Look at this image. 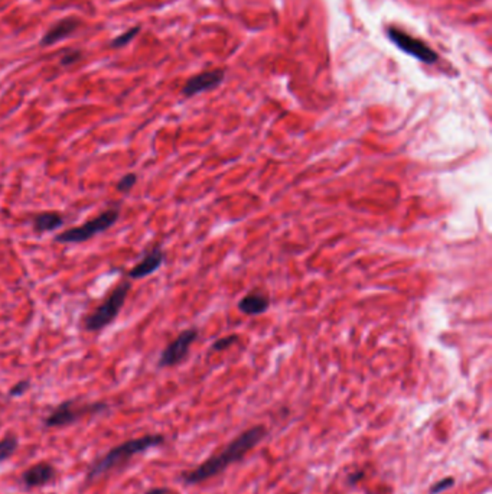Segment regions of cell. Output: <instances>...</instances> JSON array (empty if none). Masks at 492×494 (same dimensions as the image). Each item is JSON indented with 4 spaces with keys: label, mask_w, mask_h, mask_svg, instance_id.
<instances>
[{
    "label": "cell",
    "mask_w": 492,
    "mask_h": 494,
    "mask_svg": "<svg viewBox=\"0 0 492 494\" xmlns=\"http://www.w3.org/2000/svg\"><path fill=\"white\" fill-rule=\"evenodd\" d=\"M31 388V382L30 380H21L16 385H13L9 390V396L10 398H21L23 394L30 390Z\"/></svg>",
    "instance_id": "cell-16"
},
{
    "label": "cell",
    "mask_w": 492,
    "mask_h": 494,
    "mask_svg": "<svg viewBox=\"0 0 492 494\" xmlns=\"http://www.w3.org/2000/svg\"><path fill=\"white\" fill-rule=\"evenodd\" d=\"M137 31H139L137 27H134V30H132V31H129V32H126L123 36L117 38V39L113 42V45H115V47H123V45H126V44H128V42H130V41L134 38V35H136Z\"/></svg>",
    "instance_id": "cell-19"
},
{
    "label": "cell",
    "mask_w": 492,
    "mask_h": 494,
    "mask_svg": "<svg viewBox=\"0 0 492 494\" xmlns=\"http://www.w3.org/2000/svg\"><path fill=\"white\" fill-rule=\"evenodd\" d=\"M237 340H238V337L237 335H229V337H224V338H220V340H217L214 344H213V350H215V351H222V350H226V348H229L230 346H233L234 343H237Z\"/></svg>",
    "instance_id": "cell-18"
},
{
    "label": "cell",
    "mask_w": 492,
    "mask_h": 494,
    "mask_svg": "<svg viewBox=\"0 0 492 494\" xmlns=\"http://www.w3.org/2000/svg\"><path fill=\"white\" fill-rule=\"evenodd\" d=\"M19 447V440L16 435H8L5 440L0 441V462L9 460Z\"/></svg>",
    "instance_id": "cell-14"
},
{
    "label": "cell",
    "mask_w": 492,
    "mask_h": 494,
    "mask_svg": "<svg viewBox=\"0 0 492 494\" xmlns=\"http://www.w3.org/2000/svg\"><path fill=\"white\" fill-rule=\"evenodd\" d=\"M224 76H226V73H224L222 69H213V71L201 73L187 81L185 87L182 89V94L187 97H192L200 93L213 90L222 82Z\"/></svg>",
    "instance_id": "cell-8"
},
{
    "label": "cell",
    "mask_w": 492,
    "mask_h": 494,
    "mask_svg": "<svg viewBox=\"0 0 492 494\" xmlns=\"http://www.w3.org/2000/svg\"><path fill=\"white\" fill-rule=\"evenodd\" d=\"M196 337H198V331H196L195 328H188L185 331H182L175 338V340L162 351L158 366L159 367H172V366L179 364L188 356L189 347L196 340Z\"/></svg>",
    "instance_id": "cell-7"
},
{
    "label": "cell",
    "mask_w": 492,
    "mask_h": 494,
    "mask_svg": "<svg viewBox=\"0 0 492 494\" xmlns=\"http://www.w3.org/2000/svg\"><path fill=\"white\" fill-rule=\"evenodd\" d=\"M270 306L269 296L264 293L253 292L246 295L244 298L238 302V309L246 315H260L264 314Z\"/></svg>",
    "instance_id": "cell-11"
},
{
    "label": "cell",
    "mask_w": 492,
    "mask_h": 494,
    "mask_svg": "<svg viewBox=\"0 0 492 494\" xmlns=\"http://www.w3.org/2000/svg\"><path fill=\"white\" fill-rule=\"evenodd\" d=\"M55 477H57V470H55L52 464L44 461L25 470L22 474V483L27 489H35V487L47 486Z\"/></svg>",
    "instance_id": "cell-10"
},
{
    "label": "cell",
    "mask_w": 492,
    "mask_h": 494,
    "mask_svg": "<svg viewBox=\"0 0 492 494\" xmlns=\"http://www.w3.org/2000/svg\"><path fill=\"white\" fill-rule=\"evenodd\" d=\"M145 494H174V493H172V490L166 489V487H158V489L148 490Z\"/></svg>",
    "instance_id": "cell-20"
},
{
    "label": "cell",
    "mask_w": 492,
    "mask_h": 494,
    "mask_svg": "<svg viewBox=\"0 0 492 494\" xmlns=\"http://www.w3.org/2000/svg\"><path fill=\"white\" fill-rule=\"evenodd\" d=\"M64 223L65 218L61 213H57V211H45V213H40L34 218L32 225L38 234H44L58 230L60 227H62Z\"/></svg>",
    "instance_id": "cell-12"
},
{
    "label": "cell",
    "mask_w": 492,
    "mask_h": 494,
    "mask_svg": "<svg viewBox=\"0 0 492 494\" xmlns=\"http://www.w3.org/2000/svg\"><path fill=\"white\" fill-rule=\"evenodd\" d=\"M136 183H137V175L134 172H129L120 178V181L116 186V190L119 192H129L136 186Z\"/></svg>",
    "instance_id": "cell-15"
},
{
    "label": "cell",
    "mask_w": 492,
    "mask_h": 494,
    "mask_svg": "<svg viewBox=\"0 0 492 494\" xmlns=\"http://www.w3.org/2000/svg\"><path fill=\"white\" fill-rule=\"evenodd\" d=\"M130 291V282L124 280L110 292L107 298L98 305L94 311L84 319V330L90 333H97L106 328L113 322L124 306L126 300Z\"/></svg>",
    "instance_id": "cell-3"
},
{
    "label": "cell",
    "mask_w": 492,
    "mask_h": 494,
    "mask_svg": "<svg viewBox=\"0 0 492 494\" xmlns=\"http://www.w3.org/2000/svg\"><path fill=\"white\" fill-rule=\"evenodd\" d=\"M77 26H78V22H75L73 19L60 22L58 25H55L49 32H47L45 38L42 39V44H44V45H52V44H55V42L62 41L69 34L74 32Z\"/></svg>",
    "instance_id": "cell-13"
},
{
    "label": "cell",
    "mask_w": 492,
    "mask_h": 494,
    "mask_svg": "<svg viewBox=\"0 0 492 494\" xmlns=\"http://www.w3.org/2000/svg\"><path fill=\"white\" fill-rule=\"evenodd\" d=\"M454 484H455V480L452 477H447V478L441 480V482H438V483H434L429 491H430V494H441L445 490L454 487Z\"/></svg>",
    "instance_id": "cell-17"
},
{
    "label": "cell",
    "mask_w": 492,
    "mask_h": 494,
    "mask_svg": "<svg viewBox=\"0 0 492 494\" xmlns=\"http://www.w3.org/2000/svg\"><path fill=\"white\" fill-rule=\"evenodd\" d=\"M362 477H364V474H362V473H360L358 475H357V474H353V475L349 477V483H355V482H358V480H360V478H362Z\"/></svg>",
    "instance_id": "cell-21"
},
{
    "label": "cell",
    "mask_w": 492,
    "mask_h": 494,
    "mask_svg": "<svg viewBox=\"0 0 492 494\" xmlns=\"http://www.w3.org/2000/svg\"><path fill=\"white\" fill-rule=\"evenodd\" d=\"M120 217L119 207H111L103 211L102 214L89 220L78 227H71L58 236H55V242L64 243V245H75V243H86L90 238L95 237L97 234H102L108 229L113 227L116 221Z\"/></svg>",
    "instance_id": "cell-4"
},
{
    "label": "cell",
    "mask_w": 492,
    "mask_h": 494,
    "mask_svg": "<svg viewBox=\"0 0 492 494\" xmlns=\"http://www.w3.org/2000/svg\"><path fill=\"white\" fill-rule=\"evenodd\" d=\"M104 411H107V405L102 402L77 406L75 401H65L55 407L54 411L45 418L44 425L47 428H62V427L73 425V423L78 422L82 416L102 414Z\"/></svg>",
    "instance_id": "cell-5"
},
{
    "label": "cell",
    "mask_w": 492,
    "mask_h": 494,
    "mask_svg": "<svg viewBox=\"0 0 492 494\" xmlns=\"http://www.w3.org/2000/svg\"><path fill=\"white\" fill-rule=\"evenodd\" d=\"M163 262H165V251L161 247H154L149 253H146L142 260L132 267L128 276L133 280L145 279L156 272L163 265Z\"/></svg>",
    "instance_id": "cell-9"
},
{
    "label": "cell",
    "mask_w": 492,
    "mask_h": 494,
    "mask_svg": "<svg viewBox=\"0 0 492 494\" xmlns=\"http://www.w3.org/2000/svg\"><path fill=\"white\" fill-rule=\"evenodd\" d=\"M266 435L267 431L263 425H256L244 431L224 448L220 454L209 457L195 470L182 474V482L185 484H198L221 474L231 464L243 460L253 448L264 440Z\"/></svg>",
    "instance_id": "cell-1"
},
{
    "label": "cell",
    "mask_w": 492,
    "mask_h": 494,
    "mask_svg": "<svg viewBox=\"0 0 492 494\" xmlns=\"http://www.w3.org/2000/svg\"><path fill=\"white\" fill-rule=\"evenodd\" d=\"M163 442H165L163 435L156 434V435L140 436V438L126 441L115 448H111L104 457L98 458L91 465L89 473H87V482H91V480H95L98 477L107 474L110 470L120 467V465L126 464L134 456H137L140 453H145V451H148L149 448L159 447Z\"/></svg>",
    "instance_id": "cell-2"
},
{
    "label": "cell",
    "mask_w": 492,
    "mask_h": 494,
    "mask_svg": "<svg viewBox=\"0 0 492 494\" xmlns=\"http://www.w3.org/2000/svg\"><path fill=\"white\" fill-rule=\"evenodd\" d=\"M387 35L401 51L414 56L419 61L425 64H433L438 61V54H436V51H433L426 42L409 35L407 32L399 30V27H387Z\"/></svg>",
    "instance_id": "cell-6"
}]
</instances>
